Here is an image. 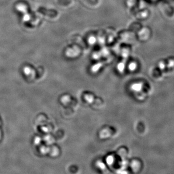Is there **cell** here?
I'll return each instance as SVG.
<instances>
[{"label": "cell", "instance_id": "obj_1", "mask_svg": "<svg viewBox=\"0 0 174 174\" xmlns=\"http://www.w3.org/2000/svg\"><path fill=\"white\" fill-rule=\"evenodd\" d=\"M114 159L112 156H109L106 158V162H107V164L109 165H111L113 164L114 162Z\"/></svg>", "mask_w": 174, "mask_h": 174}, {"label": "cell", "instance_id": "obj_2", "mask_svg": "<svg viewBox=\"0 0 174 174\" xmlns=\"http://www.w3.org/2000/svg\"><path fill=\"white\" fill-rule=\"evenodd\" d=\"M96 42V38L94 37H91L89 39V43L91 45H93Z\"/></svg>", "mask_w": 174, "mask_h": 174}, {"label": "cell", "instance_id": "obj_3", "mask_svg": "<svg viewBox=\"0 0 174 174\" xmlns=\"http://www.w3.org/2000/svg\"><path fill=\"white\" fill-rule=\"evenodd\" d=\"M118 69H119V70L121 71L123 70L122 69H124V64H120L119 65H118Z\"/></svg>", "mask_w": 174, "mask_h": 174}]
</instances>
